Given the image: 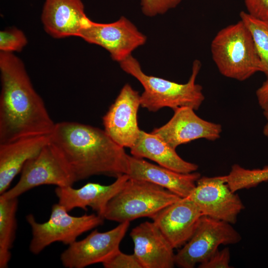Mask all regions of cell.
<instances>
[{
	"label": "cell",
	"instance_id": "cell-30",
	"mask_svg": "<svg viewBox=\"0 0 268 268\" xmlns=\"http://www.w3.org/2000/svg\"><path fill=\"white\" fill-rule=\"evenodd\" d=\"M264 115L267 120V123L264 127L263 134L268 137V110H264Z\"/></svg>",
	"mask_w": 268,
	"mask_h": 268
},
{
	"label": "cell",
	"instance_id": "cell-6",
	"mask_svg": "<svg viewBox=\"0 0 268 268\" xmlns=\"http://www.w3.org/2000/svg\"><path fill=\"white\" fill-rule=\"evenodd\" d=\"M26 220L32 230L29 250L33 254L38 255L55 242L71 244L83 233L102 224L104 218L97 214L71 216L58 202L52 205L47 221L37 222L32 214L27 215Z\"/></svg>",
	"mask_w": 268,
	"mask_h": 268
},
{
	"label": "cell",
	"instance_id": "cell-27",
	"mask_svg": "<svg viewBox=\"0 0 268 268\" xmlns=\"http://www.w3.org/2000/svg\"><path fill=\"white\" fill-rule=\"evenodd\" d=\"M230 253L228 248L217 250L207 260L200 264L199 268H230Z\"/></svg>",
	"mask_w": 268,
	"mask_h": 268
},
{
	"label": "cell",
	"instance_id": "cell-14",
	"mask_svg": "<svg viewBox=\"0 0 268 268\" xmlns=\"http://www.w3.org/2000/svg\"><path fill=\"white\" fill-rule=\"evenodd\" d=\"M203 215L187 198L167 206L151 219L174 249L183 246L195 232Z\"/></svg>",
	"mask_w": 268,
	"mask_h": 268
},
{
	"label": "cell",
	"instance_id": "cell-24",
	"mask_svg": "<svg viewBox=\"0 0 268 268\" xmlns=\"http://www.w3.org/2000/svg\"><path fill=\"white\" fill-rule=\"evenodd\" d=\"M27 42L24 33L16 28H10L0 32V52L13 53L21 51L27 45Z\"/></svg>",
	"mask_w": 268,
	"mask_h": 268
},
{
	"label": "cell",
	"instance_id": "cell-9",
	"mask_svg": "<svg viewBox=\"0 0 268 268\" xmlns=\"http://www.w3.org/2000/svg\"><path fill=\"white\" fill-rule=\"evenodd\" d=\"M79 37L86 42L106 50L114 61L120 63L132 55L134 51L143 46L146 36L125 16L109 23L91 21L82 30Z\"/></svg>",
	"mask_w": 268,
	"mask_h": 268
},
{
	"label": "cell",
	"instance_id": "cell-12",
	"mask_svg": "<svg viewBox=\"0 0 268 268\" xmlns=\"http://www.w3.org/2000/svg\"><path fill=\"white\" fill-rule=\"evenodd\" d=\"M140 106L138 92L127 83L103 117L104 130L124 148H131L139 135L137 114Z\"/></svg>",
	"mask_w": 268,
	"mask_h": 268
},
{
	"label": "cell",
	"instance_id": "cell-17",
	"mask_svg": "<svg viewBox=\"0 0 268 268\" xmlns=\"http://www.w3.org/2000/svg\"><path fill=\"white\" fill-rule=\"evenodd\" d=\"M129 179L127 174H124L108 185L89 182L78 189H74L72 186L57 187L55 193L58 198V203L67 211L75 208L87 210V207H90L103 218L108 203L123 188Z\"/></svg>",
	"mask_w": 268,
	"mask_h": 268
},
{
	"label": "cell",
	"instance_id": "cell-3",
	"mask_svg": "<svg viewBox=\"0 0 268 268\" xmlns=\"http://www.w3.org/2000/svg\"><path fill=\"white\" fill-rule=\"evenodd\" d=\"M119 64L124 71L136 78L143 86L140 106L149 111L156 112L164 107L174 110L184 106L198 110L205 99L202 86L196 82L201 67L198 60L193 62L191 75L183 84L146 74L132 55Z\"/></svg>",
	"mask_w": 268,
	"mask_h": 268
},
{
	"label": "cell",
	"instance_id": "cell-22",
	"mask_svg": "<svg viewBox=\"0 0 268 268\" xmlns=\"http://www.w3.org/2000/svg\"><path fill=\"white\" fill-rule=\"evenodd\" d=\"M240 17L252 36L261 61V72L268 78V20L257 18L244 11L240 13Z\"/></svg>",
	"mask_w": 268,
	"mask_h": 268
},
{
	"label": "cell",
	"instance_id": "cell-25",
	"mask_svg": "<svg viewBox=\"0 0 268 268\" xmlns=\"http://www.w3.org/2000/svg\"><path fill=\"white\" fill-rule=\"evenodd\" d=\"M182 0H141L142 13L147 16L153 17L163 14L177 7Z\"/></svg>",
	"mask_w": 268,
	"mask_h": 268
},
{
	"label": "cell",
	"instance_id": "cell-13",
	"mask_svg": "<svg viewBox=\"0 0 268 268\" xmlns=\"http://www.w3.org/2000/svg\"><path fill=\"white\" fill-rule=\"evenodd\" d=\"M173 111L172 117L167 123L151 132L172 147L176 149L181 144L198 139L214 141L220 137L221 125L201 118L193 108L184 106Z\"/></svg>",
	"mask_w": 268,
	"mask_h": 268
},
{
	"label": "cell",
	"instance_id": "cell-29",
	"mask_svg": "<svg viewBox=\"0 0 268 268\" xmlns=\"http://www.w3.org/2000/svg\"><path fill=\"white\" fill-rule=\"evenodd\" d=\"M256 96L261 108L268 110V78L257 90Z\"/></svg>",
	"mask_w": 268,
	"mask_h": 268
},
{
	"label": "cell",
	"instance_id": "cell-23",
	"mask_svg": "<svg viewBox=\"0 0 268 268\" xmlns=\"http://www.w3.org/2000/svg\"><path fill=\"white\" fill-rule=\"evenodd\" d=\"M225 178L229 187L233 192L249 189L268 181V166L263 169H248L234 164Z\"/></svg>",
	"mask_w": 268,
	"mask_h": 268
},
{
	"label": "cell",
	"instance_id": "cell-5",
	"mask_svg": "<svg viewBox=\"0 0 268 268\" xmlns=\"http://www.w3.org/2000/svg\"><path fill=\"white\" fill-rule=\"evenodd\" d=\"M181 198L155 184L129 178L108 203L103 218L120 223L144 217L151 218Z\"/></svg>",
	"mask_w": 268,
	"mask_h": 268
},
{
	"label": "cell",
	"instance_id": "cell-21",
	"mask_svg": "<svg viewBox=\"0 0 268 268\" xmlns=\"http://www.w3.org/2000/svg\"><path fill=\"white\" fill-rule=\"evenodd\" d=\"M18 198L5 199L0 196V268H6L11 259L10 250L17 228L16 213Z\"/></svg>",
	"mask_w": 268,
	"mask_h": 268
},
{
	"label": "cell",
	"instance_id": "cell-20",
	"mask_svg": "<svg viewBox=\"0 0 268 268\" xmlns=\"http://www.w3.org/2000/svg\"><path fill=\"white\" fill-rule=\"evenodd\" d=\"M132 156L147 158L159 165L182 173L195 172L197 164L182 158L172 147L156 134L141 130L138 138L130 148Z\"/></svg>",
	"mask_w": 268,
	"mask_h": 268
},
{
	"label": "cell",
	"instance_id": "cell-15",
	"mask_svg": "<svg viewBox=\"0 0 268 268\" xmlns=\"http://www.w3.org/2000/svg\"><path fill=\"white\" fill-rule=\"evenodd\" d=\"M41 20L45 30L55 38L79 37L91 21L81 0H45Z\"/></svg>",
	"mask_w": 268,
	"mask_h": 268
},
{
	"label": "cell",
	"instance_id": "cell-8",
	"mask_svg": "<svg viewBox=\"0 0 268 268\" xmlns=\"http://www.w3.org/2000/svg\"><path fill=\"white\" fill-rule=\"evenodd\" d=\"M241 239L231 224L203 215L192 237L175 254V265L193 268L207 260L220 245L235 244Z\"/></svg>",
	"mask_w": 268,
	"mask_h": 268
},
{
	"label": "cell",
	"instance_id": "cell-1",
	"mask_svg": "<svg viewBox=\"0 0 268 268\" xmlns=\"http://www.w3.org/2000/svg\"><path fill=\"white\" fill-rule=\"evenodd\" d=\"M0 143L50 135L55 124L34 88L22 61L0 53Z\"/></svg>",
	"mask_w": 268,
	"mask_h": 268
},
{
	"label": "cell",
	"instance_id": "cell-4",
	"mask_svg": "<svg viewBox=\"0 0 268 268\" xmlns=\"http://www.w3.org/2000/svg\"><path fill=\"white\" fill-rule=\"evenodd\" d=\"M210 51L218 70L225 77L242 81L261 70L252 36L241 20L216 33Z\"/></svg>",
	"mask_w": 268,
	"mask_h": 268
},
{
	"label": "cell",
	"instance_id": "cell-26",
	"mask_svg": "<svg viewBox=\"0 0 268 268\" xmlns=\"http://www.w3.org/2000/svg\"><path fill=\"white\" fill-rule=\"evenodd\" d=\"M102 265L105 268H143L134 253L126 254L120 250Z\"/></svg>",
	"mask_w": 268,
	"mask_h": 268
},
{
	"label": "cell",
	"instance_id": "cell-16",
	"mask_svg": "<svg viewBox=\"0 0 268 268\" xmlns=\"http://www.w3.org/2000/svg\"><path fill=\"white\" fill-rule=\"evenodd\" d=\"M130 236L134 244V253L143 268L174 267V249L153 221L136 226Z\"/></svg>",
	"mask_w": 268,
	"mask_h": 268
},
{
	"label": "cell",
	"instance_id": "cell-28",
	"mask_svg": "<svg viewBox=\"0 0 268 268\" xmlns=\"http://www.w3.org/2000/svg\"><path fill=\"white\" fill-rule=\"evenodd\" d=\"M244 3L249 14L268 20V0H244Z\"/></svg>",
	"mask_w": 268,
	"mask_h": 268
},
{
	"label": "cell",
	"instance_id": "cell-18",
	"mask_svg": "<svg viewBox=\"0 0 268 268\" xmlns=\"http://www.w3.org/2000/svg\"><path fill=\"white\" fill-rule=\"evenodd\" d=\"M129 178L146 181L161 186L182 198H187L201 177L197 172H178L160 165L151 163L143 158L128 156Z\"/></svg>",
	"mask_w": 268,
	"mask_h": 268
},
{
	"label": "cell",
	"instance_id": "cell-7",
	"mask_svg": "<svg viewBox=\"0 0 268 268\" xmlns=\"http://www.w3.org/2000/svg\"><path fill=\"white\" fill-rule=\"evenodd\" d=\"M21 172L16 184L0 196L5 199L16 198L40 186L66 187L72 186L76 182L63 154L50 140L36 156L26 162Z\"/></svg>",
	"mask_w": 268,
	"mask_h": 268
},
{
	"label": "cell",
	"instance_id": "cell-19",
	"mask_svg": "<svg viewBox=\"0 0 268 268\" xmlns=\"http://www.w3.org/2000/svg\"><path fill=\"white\" fill-rule=\"evenodd\" d=\"M50 140V135H46L0 143V195L7 190L26 162L36 156Z\"/></svg>",
	"mask_w": 268,
	"mask_h": 268
},
{
	"label": "cell",
	"instance_id": "cell-10",
	"mask_svg": "<svg viewBox=\"0 0 268 268\" xmlns=\"http://www.w3.org/2000/svg\"><path fill=\"white\" fill-rule=\"evenodd\" d=\"M188 199L193 201L202 214L231 224L245 208L239 196L232 192L225 175L201 177Z\"/></svg>",
	"mask_w": 268,
	"mask_h": 268
},
{
	"label": "cell",
	"instance_id": "cell-2",
	"mask_svg": "<svg viewBox=\"0 0 268 268\" xmlns=\"http://www.w3.org/2000/svg\"><path fill=\"white\" fill-rule=\"evenodd\" d=\"M50 141L63 154L78 181L95 175L126 174L128 156L104 130L74 122L55 124Z\"/></svg>",
	"mask_w": 268,
	"mask_h": 268
},
{
	"label": "cell",
	"instance_id": "cell-11",
	"mask_svg": "<svg viewBox=\"0 0 268 268\" xmlns=\"http://www.w3.org/2000/svg\"><path fill=\"white\" fill-rule=\"evenodd\" d=\"M130 222L120 223L114 228L104 232L92 231L85 238L68 245L60 256L63 266L66 268H83L103 263L120 250Z\"/></svg>",
	"mask_w": 268,
	"mask_h": 268
}]
</instances>
